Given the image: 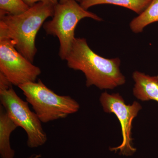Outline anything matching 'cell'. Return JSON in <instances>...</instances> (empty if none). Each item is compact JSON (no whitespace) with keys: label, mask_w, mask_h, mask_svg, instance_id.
I'll use <instances>...</instances> for the list:
<instances>
[{"label":"cell","mask_w":158,"mask_h":158,"mask_svg":"<svg viewBox=\"0 0 158 158\" xmlns=\"http://www.w3.org/2000/svg\"><path fill=\"white\" fill-rule=\"evenodd\" d=\"M68 1V0H59V2L60 3H65V2H66ZM76 1H77V2H80V0H76Z\"/></svg>","instance_id":"obj_15"},{"label":"cell","mask_w":158,"mask_h":158,"mask_svg":"<svg viewBox=\"0 0 158 158\" xmlns=\"http://www.w3.org/2000/svg\"><path fill=\"white\" fill-rule=\"evenodd\" d=\"M99 101L105 113L115 114L121 125L122 142L118 147L110 148V150L115 152L119 150V154L121 155H133L137 150L133 146L132 123L142 109L141 104L135 101L132 104L127 105L118 93L110 94L103 92L100 97Z\"/></svg>","instance_id":"obj_6"},{"label":"cell","mask_w":158,"mask_h":158,"mask_svg":"<svg viewBox=\"0 0 158 158\" xmlns=\"http://www.w3.org/2000/svg\"><path fill=\"white\" fill-rule=\"evenodd\" d=\"M18 87L43 123L66 118L80 109V105L75 100L68 95L55 93L40 80L37 82H28Z\"/></svg>","instance_id":"obj_3"},{"label":"cell","mask_w":158,"mask_h":158,"mask_svg":"<svg viewBox=\"0 0 158 158\" xmlns=\"http://www.w3.org/2000/svg\"><path fill=\"white\" fill-rule=\"evenodd\" d=\"M152 0H80V5L85 10L92 6L102 4H111L127 8L138 15L148 7Z\"/></svg>","instance_id":"obj_10"},{"label":"cell","mask_w":158,"mask_h":158,"mask_svg":"<svg viewBox=\"0 0 158 158\" xmlns=\"http://www.w3.org/2000/svg\"><path fill=\"white\" fill-rule=\"evenodd\" d=\"M54 6L38 2L21 14L0 15V38L10 40L20 53L33 63L37 52L36 36L47 19L53 16Z\"/></svg>","instance_id":"obj_2"},{"label":"cell","mask_w":158,"mask_h":158,"mask_svg":"<svg viewBox=\"0 0 158 158\" xmlns=\"http://www.w3.org/2000/svg\"><path fill=\"white\" fill-rule=\"evenodd\" d=\"M18 127L2 106L0 108V156L1 158H14L15 151L11 147L10 136Z\"/></svg>","instance_id":"obj_9"},{"label":"cell","mask_w":158,"mask_h":158,"mask_svg":"<svg viewBox=\"0 0 158 158\" xmlns=\"http://www.w3.org/2000/svg\"><path fill=\"white\" fill-rule=\"evenodd\" d=\"M156 22H158V0H152L146 9L131 21L130 28L138 34L142 32L148 25Z\"/></svg>","instance_id":"obj_11"},{"label":"cell","mask_w":158,"mask_h":158,"mask_svg":"<svg viewBox=\"0 0 158 158\" xmlns=\"http://www.w3.org/2000/svg\"><path fill=\"white\" fill-rule=\"evenodd\" d=\"M0 73L11 85L19 87L28 82H36L41 72L20 53L10 40L0 38Z\"/></svg>","instance_id":"obj_7"},{"label":"cell","mask_w":158,"mask_h":158,"mask_svg":"<svg viewBox=\"0 0 158 158\" xmlns=\"http://www.w3.org/2000/svg\"><path fill=\"white\" fill-rule=\"evenodd\" d=\"M132 78L135 97L141 101L153 100L158 103V75L151 76L136 71L133 73Z\"/></svg>","instance_id":"obj_8"},{"label":"cell","mask_w":158,"mask_h":158,"mask_svg":"<svg viewBox=\"0 0 158 158\" xmlns=\"http://www.w3.org/2000/svg\"><path fill=\"white\" fill-rule=\"evenodd\" d=\"M0 101L9 117L26 132L29 148H35L45 144L47 136L42 122L35 112L30 110L27 102L19 97L11 87L0 89Z\"/></svg>","instance_id":"obj_5"},{"label":"cell","mask_w":158,"mask_h":158,"mask_svg":"<svg viewBox=\"0 0 158 158\" xmlns=\"http://www.w3.org/2000/svg\"><path fill=\"white\" fill-rule=\"evenodd\" d=\"M65 60L69 68L84 73L87 87L95 86L101 90H111L126 81L120 71V59L99 56L89 47L85 38L75 37Z\"/></svg>","instance_id":"obj_1"},{"label":"cell","mask_w":158,"mask_h":158,"mask_svg":"<svg viewBox=\"0 0 158 158\" xmlns=\"http://www.w3.org/2000/svg\"><path fill=\"white\" fill-rule=\"evenodd\" d=\"M23 1L29 7L34 6L35 4L38 2L49 3L55 6L59 2V0H23Z\"/></svg>","instance_id":"obj_13"},{"label":"cell","mask_w":158,"mask_h":158,"mask_svg":"<svg viewBox=\"0 0 158 158\" xmlns=\"http://www.w3.org/2000/svg\"><path fill=\"white\" fill-rule=\"evenodd\" d=\"M41 157V155L40 154H33L27 158H40Z\"/></svg>","instance_id":"obj_14"},{"label":"cell","mask_w":158,"mask_h":158,"mask_svg":"<svg viewBox=\"0 0 158 158\" xmlns=\"http://www.w3.org/2000/svg\"><path fill=\"white\" fill-rule=\"evenodd\" d=\"M76 0H68L58 3L54 6L52 19L45 22L43 28L48 35L58 37L60 43L59 56L62 60L65 58L70 50L75 37L77 25L85 18L97 21L102 19L93 12L85 10Z\"/></svg>","instance_id":"obj_4"},{"label":"cell","mask_w":158,"mask_h":158,"mask_svg":"<svg viewBox=\"0 0 158 158\" xmlns=\"http://www.w3.org/2000/svg\"><path fill=\"white\" fill-rule=\"evenodd\" d=\"M29 8L23 0H0V15L21 14Z\"/></svg>","instance_id":"obj_12"}]
</instances>
